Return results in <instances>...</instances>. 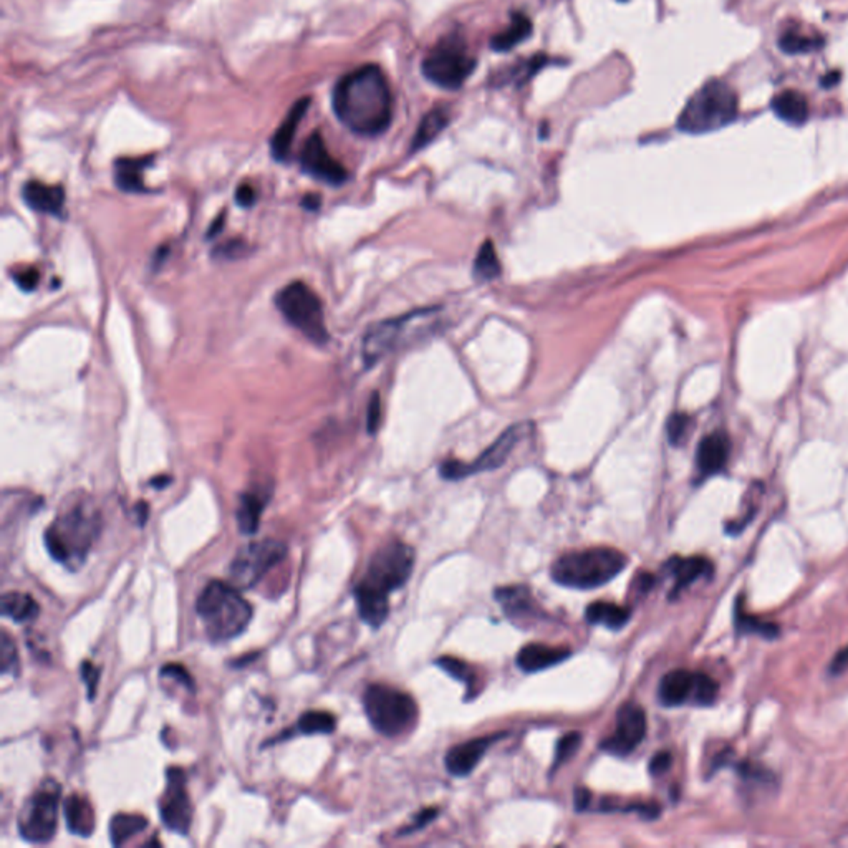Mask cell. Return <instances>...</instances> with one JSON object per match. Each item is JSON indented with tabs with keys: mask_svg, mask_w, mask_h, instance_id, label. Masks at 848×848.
<instances>
[{
	"mask_svg": "<svg viewBox=\"0 0 848 848\" xmlns=\"http://www.w3.org/2000/svg\"><path fill=\"white\" fill-rule=\"evenodd\" d=\"M336 119L358 136L385 133L393 118V98L383 70L363 65L340 78L332 93Z\"/></svg>",
	"mask_w": 848,
	"mask_h": 848,
	"instance_id": "obj_1",
	"label": "cell"
},
{
	"mask_svg": "<svg viewBox=\"0 0 848 848\" xmlns=\"http://www.w3.org/2000/svg\"><path fill=\"white\" fill-rule=\"evenodd\" d=\"M102 524L96 505L87 497H78L65 505L45 530V547L53 560L75 572L87 560L102 532Z\"/></svg>",
	"mask_w": 848,
	"mask_h": 848,
	"instance_id": "obj_2",
	"label": "cell"
},
{
	"mask_svg": "<svg viewBox=\"0 0 848 848\" xmlns=\"http://www.w3.org/2000/svg\"><path fill=\"white\" fill-rule=\"evenodd\" d=\"M196 612L212 643L229 642L243 635L254 610L232 583L211 580L196 600Z\"/></svg>",
	"mask_w": 848,
	"mask_h": 848,
	"instance_id": "obj_3",
	"label": "cell"
},
{
	"mask_svg": "<svg viewBox=\"0 0 848 848\" xmlns=\"http://www.w3.org/2000/svg\"><path fill=\"white\" fill-rule=\"evenodd\" d=\"M627 564V555L617 549L591 547L559 557L552 566V579L568 589L589 590L615 579Z\"/></svg>",
	"mask_w": 848,
	"mask_h": 848,
	"instance_id": "obj_4",
	"label": "cell"
},
{
	"mask_svg": "<svg viewBox=\"0 0 848 848\" xmlns=\"http://www.w3.org/2000/svg\"><path fill=\"white\" fill-rule=\"evenodd\" d=\"M737 108L736 91L722 80H709L686 102L676 127L690 135L713 133L733 123Z\"/></svg>",
	"mask_w": 848,
	"mask_h": 848,
	"instance_id": "obj_5",
	"label": "cell"
},
{
	"mask_svg": "<svg viewBox=\"0 0 848 848\" xmlns=\"http://www.w3.org/2000/svg\"><path fill=\"white\" fill-rule=\"evenodd\" d=\"M363 707L376 733L397 737L412 729L418 706L412 696L385 684H372L363 696Z\"/></svg>",
	"mask_w": 848,
	"mask_h": 848,
	"instance_id": "obj_6",
	"label": "cell"
},
{
	"mask_svg": "<svg viewBox=\"0 0 848 848\" xmlns=\"http://www.w3.org/2000/svg\"><path fill=\"white\" fill-rule=\"evenodd\" d=\"M275 307L285 321L312 343L325 345L330 340L320 297L307 283H287L275 296Z\"/></svg>",
	"mask_w": 848,
	"mask_h": 848,
	"instance_id": "obj_7",
	"label": "cell"
},
{
	"mask_svg": "<svg viewBox=\"0 0 848 848\" xmlns=\"http://www.w3.org/2000/svg\"><path fill=\"white\" fill-rule=\"evenodd\" d=\"M476 58L458 34L439 40L421 64L426 80L444 90H458L476 70Z\"/></svg>",
	"mask_w": 848,
	"mask_h": 848,
	"instance_id": "obj_8",
	"label": "cell"
},
{
	"mask_svg": "<svg viewBox=\"0 0 848 848\" xmlns=\"http://www.w3.org/2000/svg\"><path fill=\"white\" fill-rule=\"evenodd\" d=\"M62 789L55 781H45L27 798L19 812L17 829L30 844H47L52 840L58 823V806Z\"/></svg>",
	"mask_w": 848,
	"mask_h": 848,
	"instance_id": "obj_9",
	"label": "cell"
},
{
	"mask_svg": "<svg viewBox=\"0 0 848 848\" xmlns=\"http://www.w3.org/2000/svg\"><path fill=\"white\" fill-rule=\"evenodd\" d=\"M414 567V552L403 542H389L373 553L366 574L358 587L388 597L389 591L403 587Z\"/></svg>",
	"mask_w": 848,
	"mask_h": 848,
	"instance_id": "obj_10",
	"label": "cell"
},
{
	"mask_svg": "<svg viewBox=\"0 0 848 848\" xmlns=\"http://www.w3.org/2000/svg\"><path fill=\"white\" fill-rule=\"evenodd\" d=\"M287 545L275 539L251 542L239 549L229 566V579L237 589L256 587L270 568L279 566L287 557Z\"/></svg>",
	"mask_w": 848,
	"mask_h": 848,
	"instance_id": "obj_11",
	"label": "cell"
},
{
	"mask_svg": "<svg viewBox=\"0 0 848 848\" xmlns=\"http://www.w3.org/2000/svg\"><path fill=\"white\" fill-rule=\"evenodd\" d=\"M530 431V423H517L511 428H507L501 436L497 437L488 450L482 454L477 456L476 461L473 463H461V461H446L441 464L439 473L444 479L456 481V479H464V477L473 476L477 473H486L501 467L505 463L513 451L517 448V444L528 436Z\"/></svg>",
	"mask_w": 848,
	"mask_h": 848,
	"instance_id": "obj_12",
	"label": "cell"
},
{
	"mask_svg": "<svg viewBox=\"0 0 848 848\" xmlns=\"http://www.w3.org/2000/svg\"><path fill=\"white\" fill-rule=\"evenodd\" d=\"M435 310H414L408 315H401L398 319L378 321L372 325L366 334L363 335L361 342V358L366 366H373L378 361L383 360L395 348L398 347L403 336L412 328V325L433 315Z\"/></svg>",
	"mask_w": 848,
	"mask_h": 848,
	"instance_id": "obj_13",
	"label": "cell"
},
{
	"mask_svg": "<svg viewBox=\"0 0 848 848\" xmlns=\"http://www.w3.org/2000/svg\"><path fill=\"white\" fill-rule=\"evenodd\" d=\"M193 802L188 792V777L180 767H169L166 789L159 798V817L167 830L186 836L193 823Z\"/></svg>",
	"mask_w": 848,
	"mask_h": 848,
	"instance_id": "obj_14",
	"label": "cell"
},
{
	"mask_svg": "<svg viewBox=\"0 0 848 848\" xmlns=\"http://www.w3.org/2000/svg\"><path fill=\"white\" fill-rule=\"evenodd\" d=\"M298 163L305 174L328 186H342L347 182L345 166L330 155L320 131H313L300 150Z\"/></svg>",
	"mask_w": 848,
	"mask_h": 848,
	"instance_id": "obj_15",
	"label": "cell"
},
{
	"mask_svg": "<svg viewBox=\"0 0 848 848\" xmlns=\"http://www.w3.org/2000/svg\"><path fill=\"white\" fill-rule=\"evenodd\" d=\"M646 729L648 722L642 707L636 706L635 703H625L618 709L615 733L602 741L600 747L612 756L625 758L642 744Z\"/></svg>",
	"mask_w": 848,
	"mask_h": 848,
	"instance_id": "obj_16",
	"label": "cell"
},
{
	"mask_svg": "<svg viewBox=\"0 0 848 848\" xmlns=\"http://www.w3.org/2000/svg\"><path fill=\"white\" fill-rule=\"evenodd\" d=\"M310 104H312V98L304 96V98H300L298 102L292 104V108L283 118L281 127L275 129V133L272 135V138H270V155L275 161L285 163L289 159L292 144L296 140L297 131H298L302 119L305 118L307 112H309Z\"/></svg>",
	"mask_w": 848,
	"mask_h": 848,
	"instance_id": "obj_17",
	"label": "cell"
},
{
	"mask_svg": "<svg viewBox=\"0 0 848 848\" xmlns=\"http://www.w3.org/2000/svg\"><path fill=\"white\" fill-rule=\"evenodd\" d=\"M505 734H494L467 741L464 744L454 745L446 756V769L456 777H466L474 771L479 760L484 758L486 751L492 743L504 737Z\"/></svg>",
	"mask_w": 848,
	"mask_h": 848,
	"instance_id": "obj_18",
	"label": "cell"
},
{
	"mask_svg": "<svg viewBox=\"0 0 848 848\" xmlns=\"http://www.w3.org/2000/svg\"><path fill=\"white\" fill-rule=\"evenodd\" d=\"M22 197L32 211L57 218L64 216L65 191L62 186L28 181L22 188Z\"/></svg>",
	"mask_w": 848,
	"mask_h": 848,
	"instance_id": "obj_19",
	"label": "cell"
},
{
	"mask_svg": "<svg viewBox=\"0 0 848 848\" xmlns=\"http://www.w3.org/2000/svg\"><path fill=\"white\" fill-rule=\"evenodd\" d=\"M729 439L724 433H711L701 439L696 451V467L701 477L714 476L729 459Z\"/></svg>",
	"mask_w": 848,
	"mask_h": 848,
	"instance_id": "obj_20",
	"label": "cell"
},
{
	"mask_svg": "<svg viewBox=\"0 0 848 848\" xmlns=\"http://www.w3.org/2000/svg\"><path fill=\"white\" fill-rule=\"evenodd\" d=\"M696 673L688 669H673L667 673L658 688V698L663 706H682L693 701Z\"/></svg>",
	"mask_w": 848,
	"mask_h": 848,
	"instance_id": "obj_21",
	"label": "cell"
},
{
	"mask_svg": "<svg viewBox=\"0 0 848 848\" xmlns=\"http://www.w3.org/2000/svg\"><path fill=\"white\" fill-rule=\"evenodd\" d=\"M570 656L567 648H553L542 643H530L517 653V667L524 673H537L562 663Z\"/></svg>",
	"mask_w": 848,
	"mask_h": 848,
	"instance_id": "obj_22",
	"label": "cell"
},
{
	"mask_svg": "<svg viewBox=\"0 0 848 848\" xmlns=\"http://www.w3.org/2000/svg\"><path fill=\"white\" fill-rule=\"evenodd\" d=\"M153 165V156L118 158L113 169L115 184L125 193H148L143 173Z\"/></svg>",
	"mask_w": 848,
	"mask_h": 848,
	"instance_id": "obj_23",
	"label": "cell"
},
{
	"mask_svg": "<svg viewBox=\"0 0 848 848\" xmlns=\"http://www.w3.org/2000/svg\"><path fill=\"white\" fill-rule=\"evenodd\" d=\"M269 501V492L264 489L260 490H247L241 494L237 505V528L244 536H254L258 532L260 517Z\"/></svg>",
	"mask_w": 848,
	"mask_h": 848,
	"instance_id": "obj_24",
	"label": "cell"
},
{
	"mask_svg": "<svg viewBox=\"0 0 848 848\" xmlns=\"http://www.w3.org/2000/svg\"><path fill=\"white\" fill-rule=\"evenodd\" d=\"M64 815L68 830L78 836H90L95 830V812L87 797L72 794L64 802Z\"/></svg>",
	"mask_w": 848,
	"mask_h": 848,
	"instance_id": "obj_25",
	"label": "cell"
},
{
	"mask_svg": "<svg viewBox=\"0 0 848 848\" xmlns=\"http://www.w3.org/2000/svg\"><path fill=\"white\" fill-rule=\"evenodd\" d=\"M668 570L675 577V589L671 591V597H676L693 582L707 575L711 572V564L703 557H690V559L675 557L668 562Z\"/></svg>",
	"mask_w": 848,
	"mask_h": 848,
	"instance_id": "obj_26",
	"label": "cell"
},
{
	"mask_svg": "<svg viewBox=\"0 0 848 848\" xmlns=\"http://www.w3.org/2000/svg\"><path fill=\"white\" fill-rule=\"evenodd\" d=\"M355 602L361 620L373 628L382 627L389 615V600L385 595L366 590L363 587H355Z\"/></svg>",
	"mask_w": 848,
	"mask_h": 848,
	"instance_id": "obj_27",
	"label": "cell"
},
{
	"mask_svg": "<svg viewBox=\"0 0 848 848\" xmlns=\"http://www.w3.org/2000/svg\"><path fill=\"white\" fill-rule=\"evenodd\" d=\"M772 112L789 125H804L809 118L807 98L794 90H785L772 98Z\"/></svg>",
	"mask_w": 848,
	"mask_h": 848,
	"instance_id": "obj_28",
	"label": "cell"
},
{
	"mask_svg": "<svg viewBox=\"0 0 848 848\" xmlns=\"http://www.w3.org/2000/svg\"><path fill=\"white\" fill-rule=\"evenodd\" d=\"M530 35H532V20L526 13L514 12L511 17L509 27L490 39V49L494 52H509L519 43L526 42Z\"/></svg>",
	"mask_w": 848,
	"mask_h": 848,
	"instance_id": "obj_29",
	"label": "cell"
},
{
	"mask_svg": "<svg viewBox=\"0 0 848 848\" xmlns=\"http://www.w3.org/2000/svg\"><path fill=\"white\" fill-rule=\"evenodd\" d=\"M0 608L4 617H9L15 623H30L39 617L40 606L28 593L7 591L2 595Z\"/></svg>",
	"mask_w": 848,
	"mask_h": 848,
	"instance_id": "obj_30",
	"label": "cell"
},
{
	"mask_svg": "<svg viewBox=\"0 0 848 848\" xmlns=\"http://www.w3.org/2000/svg\"><path fill=\"white\" fill-rule=\"evenodd\" d=\"M630 617L631 613L627 608L610 602H593L585 612V618L590 625H604L610 630L623 628Z\"/></svg>",
	"mask_w": 848,
	"mask_h": 848,
	"instance_id": "obj_31",
	"label": "cell"
},
{
	"mask_svg": "<svg viewBox=\"0 0 848 848\" xmlns=\"http://www.w3.org/2000/svg\"><path fill=\"white\" fill-rule=\"evenodd\" d=\"M450 123V115L444 108H435L428 115L424 116L416 129V135L412 138V151H420L426 148L429 143L435 142L437 136L444 131Z\"/></svg>",
	"mask_w": 848,
	"mask_h": 848,
	"instance_id": "obj_32",
	"label": "cell"
},
{
	"mask_svg": "<svg viewBox=\"0 0 848 848\" xmlns=\"http://www.w3.org/2000/svg\"><path fill=\"white\" fill-rule=\"evenodd\" d=\"M148 829V819L140 813H116L110 822V838L115 847H121Z\"/></svg>",
	"mask_w": 848,
	"mask_h": 848,
	"instance_id": "obj_33",
	"label": "cell"
},
{
	"mask_svg": "<svg viewBox=\"0 0 848 848\" xmlns=\"http://www.w3.org/2000/svg\"><path fill=\"white\" fill-rule=\"evenodd\" d=\"M496 598L501 602L509 617L522 618L536 615L530 593L526 587H507L496 590Z\"/></svg>",
	"mask_w": 848,
	"mask_h": 848,
	"instance_id": "obj_34",
	"label": "cell"
},
{
	"mask_svg": "<svg viewBox=\"0 0 848 848\" xmlns=\"http://www.w3.org/2000/svg\"><path fill=\"white\" fill-rule=\"evenodd\" d=\"M549 62H551L549 57H545V55H536V57H532V58H528V60L520 62V64L513 65V66L505 68V70L496 78V83H497V85H504V83L524 85V83H528V80L534 77L537 72H540Z\"/></svg>",
	"mask_w": 848,
	"mask_h": 848,
	"instance_id": "obj_35",
	"label": "cell"
},
{
	"mask_svg": "<svg viewBox=\"0 0 848 848\" xmlns=\"http://www.w3.org/2000/svg\"><path fill=\"white\" fill-rule=\"evenodd\" d=\"M336 728V720L327 711H307L297 721L296 731L305 736L332 734Z\"/></svg>",
	"mask_w": 848,
	"mask_h": 848,
	"instance_id": "obj_36",
	"label": "cell"
},
{
	"mask_svg": "<svg viewBox=\"0 0 848 848\" xmlns=\"http://www.w3.org/2000/svg\"><path fill=\"white\" fill-rule=\"evenodd\" d=\"M474 275L481 282L494 281L501 275V262L496 254V249L490 241L481 245L474 262Z\"/></svg>",
	"mask_w": 848,
	"mask_h": 848,
	"instance_id": "obj_37",
	"label": "cell"
},
{
	"mask_svg": "<svg viewBox=\"0 0 848 848\" xmlns=\"http://www.w3.org/2000/svg\"><path fill=\"white\" fill-rule=\"evenodd\" d=\"M0 663H2V675H13L17 676L19 675V667H20V659H19V651H17V646L15 643L12 642V638L9 636L7 631L2 633V638H0Z\"/></svg>",
	"mask_w": 848,
	"mask_h": 848,
	"instance_id": "obj_38",
	"label": "cell"
},
{
	"mask_svg": "<svg viewBox=\"0 0 848 848\" xmlns=\"http://www.w3.org/2000/svg\"><path fill=\"white\" fill-rule=\"evenodd\" d=\"M718 696V682L707 675L696 673V684H694L693 703L699 706H709L716 701Z\"/></svg>",
	"mask_w": 848,
	"mask_h": 848,
	"instance_id": "obj_39",
	"label": "cell"
},
{
	"mask_svg": "<svg viewBox=\"0 0 848 848\" xmlns=\"http://www.w3.org/2000/svg\"><path fill=\"white\" fill-rule=\"evenodd\" d=\"M582 744V734L568 733L559 739L557 747H555V759H553L552 772L557 771L562 764H566L568 759L572 758Z\"/></svg>",
	"mask_w": 848,
	"mask_h": 848,
	"instance_id": "obj_40",
	"label": "cell"
},
{
	"mask_svg": "<svg viewBox=\"0 0 848 848\" xmlns=\"http://www.w3.org/2000/svg\"><path fill=\"white\" fill-rule=\"evenodd\" d=\"M819 47V42L812 39L809 35H804L796 30H789L781 37V49L784 52L802 53L810 52Z\"/></svg>",
	"mask_w": 848,
	"mask_h": 848,
	"instance_id": "obj_41",
	"label": "cell"
},
{
	"mask_svg": "<svg viewBox=\"0 0 848 848\" xmlns=\"http://www.w3.org/2000/svg\"><path fill=\"white\" fill-rule=\"evenodd\" d=\"M436 665L443 671L451 675L454 680H459V682H467V684L473 680L471 668L464 663L463 659H458V658H452V656H443V658L437 659Z\"/></svg>",
	"mask_w": 848,
	"mask_h": 848,
	"instance_id": "obj_42",
	"label": "cell"
},
{
	"mask_svg": "<svg viewBox=\"0 0 848 848\" xmlns=\"http://www.w3.org/2000/svg\"><path fill=\"white\" fill-rule=\"evenodd\" d=\"M691 428V418L688 414L676 412L668 420V439L673 446H680L688 436Z\"/></svg>",
	"mask_w": 848,
	"mask_h": 848,
	"instance_id": "obj_43",
	"label": "cell"
},
{
	"mask_svg": "<svg viewBox=\"0 0 848 848\" xmlns=\"http://www.w3.org/2000/svg\"><path fill=\"white\" fill-rule=\"evenodd\" d=\"M737 627L744 633H759V635H764L766 638H774L779 631L777 627H774L771 623H762L756 618L745 617L744 613L737 618Z\"/></svg>",
	"mask_w": 848,
	"mask_h": 848,
	"instance_id": "obj_44",
	"label": "cell"
},
{
	"mask_svg": "<svg viewBox=\"0 0 848 848\" xmlns=\"http://www.w3.org/2000/svg\"><path fill=\"white\" fill-rule=\"evenodd\" d=\"M161 676L163 678H171L174 682H181L186 690L189 691H194V682L191 678V675L188 673V669L181 665H176V663H171V665H166L161 668Z\"/></svg>",
	"mask_w": 848,
	"mask_h": 848,
	"instance_id": "obj_45",
	"label": "cell"
},
{
	"mask_svg": "<svg viewBox=\"0 0 848 848\" xmlns=\"http://www.w3.org/2000/svg\"><path fill=\"white\" fill-rule=\"evenodd\" d=\"M80 675H81V680L87 684L89 699L93 701L95 696H96L98 682H100V669L96 668L95 665H91L90 661H83V665L80 667Z\"/></svg>",
	"mask_w": 848,
	"mask_h": 848,
	"instance_id": "obj_46",
	"label": "cell"
},
{
	"mask_svg": "<svg viewBox=\"0 0 848 848\" xmlns=\"http://www.w3.org/2000/svg\"><path fill=\"white\" fill-rule=\"evenodd\" d=\"M245 251H247V244L244 241L232 239L226 244L219 245L218 249L214 251V258L235 260V258H243Z\"/></svg>",
	"mask_w": 848,
	"mask_h": 848,
	"instance_id": "obj_47",
	"label": "cell"
},
{
	"mask_svg": "<svg viewBox=\"0 0 848 848\" xmlns=\"http://www.w3.org/2000/svg\"><path fill=\"white\" fill-rule=\"evenodd\" d=\"M380 421H382V399L378 393H373L368 403V412H366V429L370 435L376 433Z\"/></svg>",
	"mask_w": 848,
	"mask_h": 848,
	"instance_id": "obj_48",
	"label": "cell"
},
{
	"mask_svg": "<svg viewBox=\"0 0 848 848\" xmlns=\"http://www.w3.org/2000/svg\"><path fill=\"white\" fill-rule=\"evenodd\" d=\"M13 281L17 282V285H19L22 290L32 292V290H35V287L39 285V270L26 269L22 270V272H17V274L13 275Z\"/></svg>",
	"mask_w": 848,
	"mask_h": 848,
	"instance_id": "obj_49",
	"label": "cell"
},
{
	"mask_svg": "<svg viewBox=\"0 0 848 848\" xmlns=\"http://www.w3.org/2000/svg\"><path fill=\"white\" fill-rule=\"evenodd\" d=\"M256 199H258V193L256 189L251 186V184H241L235 191V203L241 207H251L256 204Z\"/></svg>",
	"mask_w": 848,
	"mask_h": 848,
	"instance_id": "obj_50",
	"label": "cell"
},
{
	"mask_svg": "<svg viewBox=\"0 0 848 848\" xmlns=\"http://www.w3.org/2000/svg\"><path fill=\"white\" fill-rule=\"evenodd\" d=\"M437 813H439V812H437L436 807H431V809L423 810V812H421L418 817H414V821H412V825H410L408 829H405L401 834H412V832H414V830H420V829H423L424 825H428V823L433 822V821L436 819Z\"/></svg>",
	"mask_w": 848,
	"mask_h": 848,
	"instance_id": "obj_51",
	"label": "cell"
},
{
	"mask_svg": "<svg viewBox=\"0 0 848 848\" xmlns=\"http://www.w3.org/2000/svg\"><path fill=\"white\" fill-rule=\"evenodd\" d=\"M671 762H673L671 754L667 752V751H661V752L655 754V758L651 759V762H650V772H651L653 775H661V774H665V772L668 771L669 767H671Z\"/></svg>",
	"mask_w": 848,
	"mask_h": 848,
	"instance_id": "obj_52",
	"label": "cell"
},
{
	"mask_svg": "<svg viewBox=\"0 0 848 848\" xmlns=\"http://www.w3.org/2000/svg\"><path fill=\"white\" fill-rule=\"evenodd\" d=\"M591 792L585 787H580L575 790V810L583 812L590 807Z\"/></svg>",
	"mask_w": 848,
	"mask_h": 848,
	"instance_id": "obj_53",
	"label": "cell"
},
{
	"mask_svg": "<svg viewBox=\"0 0 848 848\" xmlns=\"http://www.w3.org/2000/svg\"><path fill=\"white\" fill-rule=\"evenodd\" d=\"M321 199L319 194H307L302 199V207L307 211H319L320 209Z\"/></svg>",
	"mask_w": 848,
	"mask_h": 848,
	"instance_id": "obj_54",
	"label": "cell"
},
{
	"mask_svg": "<svg viewBox=\"0 0 848 848\" xmlns=\"http://www.w3.org/2000/svg\"><path fill=\"white\" fill-rule=\"evenodd\" d=\"M135 513H136V515H138V519H140V526H143V524H144V522L148 520V504H144V502H140V504L136 505V509H135Z\"/></svg>",
	"mask_w": 848,
	"mask_h": 848,
	"instance_id": "obj_55",
	"label": "cell"
},
{
	"mask_svg": "<svg viewBox=\"0 0 848 848\" xmlns=\"http://www.w3.org/2000/svg\"><path fill=\"white\" fill-rule=\"evenodd\" d=\"M222 224H224V220H222V218H219L218 220H216V224H214V226H212V227L209 229V234H207V237H212V235H216V234H218L219 229L222 227Z\"/></svg>",
	"mask_w": 848,
	"mask_h": 848,
	"instance_id": "obj_56",
	"label": "cell"
},
{
	"mask_svg": "<svg viewBox=\"0 0 848 848\" xmlns=\"http://www.w3.org/2000/svg\"><path fill=\"white\" fill-rule=\"evenodd\" d=\"M620 2H627V0H620Z\"/></svg>",
	"mask_w": 848,
	"mask_h": 848,
	"instance_id": "obj_57",
	"label": "cell"
}]
</instances>
